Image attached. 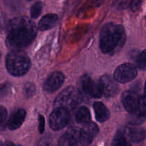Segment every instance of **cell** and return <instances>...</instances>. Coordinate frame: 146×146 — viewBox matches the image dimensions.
<instances>
[{
  "instance_id": "1",
  "label": "cell",
  "mask_w": 146,
  "mask_h": 146,
  "mask_svg": "<svg viewBox=\"0 0 146 146\" xmlns=\"http://www.w3.org/2000/svg\"><path fill=\"white\" fill-rule=\"evenodd\" d=\"M37 27L27 17H18L10 21L7 36V46L12 49H21L28 46L36 38Z\"/></svg>"
},
{
  "instance_id": "2",
  "label": "cell",
  "mask_w": 146,
  "mask_h": 146,
  "mask_svg": "<svg viewBox=\"0 0 146 146\" xmlns=\"http://www.w3.org/2000/svg\"><path fill=\"white\" fill-rule=\"evenodd\" d=\"M125 39V31L122 25L108 23L102 27L100 32L101 51L105 54L114 55L123 47Z\"/></svg>"
},
{
  "instance_id": "3",
  "label": "cell",
  "mask_w": 146,
  "mask_h": 146,
  "mask_svg": "<svg viewBox=\"0 0 146 146\" xmlns=\"http://www.w3.org/2000/svg\"><path fill=\"white\" fill-rule=\"evenodd\" d=\"M31 61L29 57L21 49H13L6 57V67L13 76L25 75L29 70Z\"/></svg>"
},
{
  "instance_id": "4",
  "label": "cell",
  "mask_w": 146,
  "mask_h": 146,
  "mask_svg": "<svg viewBox=\"0 0 146 146\" xmlns=\"http://www.w3.org/2000/svg\"><path fill=\"white\" fill-rule=\"evenodd\" d=\"M83 100V95L79 89L74 86H68L61 91L54 101L56 108H61L68 111L75 109Z\"/></svg>"
},
{
  "instance_id": "5",
  "label": "cell",
  "mask_w": 146,
  "mask_h": 146,
  "mask_svg": "<svg viewBox=\"0 0 146 146\" xmlns=\"http://www.w3.org/2000/svg\"><path fill=\"white\" fill-rule=\"evenodd\" d=\"M78 89L83 96L95 98H99L102 96L98 82L94 81L88 75H84L81 78Z\"/></svg>"
},
{
  "instance_id": "6",
  "label": "cell",
  "mask_w": 146,
  "mask_h": 146,
  "mask_svg": "<svg viewBox=\"0 0 146 146\" xmlns=\"http://www.w3.org/2000/svg\"><path fill=\"white\" fill-rule=\"evenodd\" d=\"M69 111L61 108H56L49 116L50 127L54 131H59L68 123Z\"/></svg>"
},
{
  "instance_id": "7",
  "label": "cell",
  "mask_w": 146,
  "mask_h": 146,
  "mask_svg": "<svg viewBox=\"0 0 146 146\" xmlns=\"http://www.w3.org/2000/svg\"><path fill=\"white\" fill-rule=\"evenodd\" d=\"M137 68L130 63L121 64L114 72V79L121 84H125L133 81L137 76Z\"/></svg>"
},
{
  "instance_id": "8",
  "label": "cell",
  "mask_w": 146,
  "mask_h": 146,
  "mask_svg": "<svg viewBox=\"0 0 146 146\" xmlns=\"http://www.w3.org/2000/svg\"><path fill=\"white\" fill-rule=\"evenodd\" d=\"M139 98L137 93L132 90L126 91L122 94L121 101L127 111L132 115H139Z\"/></svg>"
},
{
  "instance_id": "9",
  "label": "cell",
  "mask_w": 146,
  "mask_h": 146,
  "mask_svg": "<svg viewBox=\"0 0 146 146\" xmlns=\"http://www.w3.org/2000/svg\"><path fill=\"white\" fill-rule=\"evenodd\" d=\"M100 89L102 96L106 97H113L116 95L119 91V88L116 81L109 75H104L100 78L99 81Z\"/></svg>"
},
{
  "instance_id": "10",
  "label": "cell",
  "mask_w": 146,
  "mask_h": 146,
  "mask_svg": "<svg viewBox=\"0 0 146 146\" xmlns=\"http://www.w3.org/2000/svg\"><path fill=\"white\" fill-rule=\"evenodd\" d=\"M67 133L75 138L77 146H90L94 138L85 130L78 127H71L68 128Z\"/></svg>"
},
{
  "instance_id": "11",
  "label": "cell",
  "mask_w": 146,
  "mask_h": 146,
  "mask_svg": "<svg viewBox=\"0 0 146 146\" xmlns=\"http://www.w3.org/2000/svg\"><path fill=\"white\" fill-rule=\"evenodd\" d=\"M65 81V76L61 72H54L44 83V89L47 93H54L61 88Z\"/></svg>"
},
{
  "instance_id": "12",
  "label": "cell",
  "mask_w": 146,
  "mask_h": 146,
  "mask_svg": "<svg viewBox=\"0 0 146 146\" xmlns=\"http://www.w3.org/2000/svg\"><path fill=\"white\" fill-rule=\"evenodd\" d=\"M123 132L125 138H128L133 143L141 142L145 137V131L143 128H138L133 125L125 126Z\"/></svg>"
},
{
  "instance_id": "13",
  "label": "cell",
  "mask_w": 146,
  "mask_h": 146,
  "mask_svg": "<svg viewBox=\"0 0 146 146\" xmlns=\"http://www.w3.org/2000/svg\"><path fill=\"white\" fill-rule=\"evenodd\" d=\"M27 112L24 109L20 108L11 115L8 123V128L11 131H14L19 128L24 123Z\"/></svg>"
},
{
  "instance_id": "14",
  "label": "cell",
  "mask_w": 146,
  "mask_h": 146,
  "mask_svg": "<svg viewBox=\"0 0 146 146\" xmlns=\"http://www.w3.org/2000/svg\"><path fill=\"white\" fill-rule=\"evenodd\" d=\"M94 109L95 111L96 118L100 123L108 121L110 118L109 110L101 102H95L94 104Z\"/></svg>"
},
{
  "instance_id": "15",
  "label": "cell",
  "mask_w": 146,
  "mask_h": 146,
  "mask_svg": "<svg viewBox=\"0 0 146 146\" xmlns=\"http://www.w3.org/2000/svg\"><path fill=\"white\" fill-rule=\"evenodd\" d=\"M58 19V17L55 14H48L42 17L38 22V29L41 31H46V30L52 29Z\"/></svg>"
},
{
  "instance_id": "16",
  "label": "cell",
  "mask_w": 146,
  "mask_h": 146,
  "mask_svg": "<svg viewBox=\"0 0 146 146\" xmlns=\"http://www.w3.org/2000/svg\"><path fill=\"white\" fill-rule=\"evenodd\" d=\"M76 120L78 123L85 124L91 121V113L86 107H81L76 113Z\"/></svg>"
},
{
  "instance_id": "17",
  "label": "cell",
  "mask_w": 146,
  "mask_h": 146,
  "mask_svg": "<svg viewBox=\"0 0 146 146\" xmlns=\"http://www.w3.org/2000/svg\"><path fill=\"white\" fill-rule=\"evenodd\" d=\"M58 146H77V143L75 138L66 132L60 138Z\"/></svg>"
},
{
  "instance_id": "18",
  "label": "cell",
  "mask_w": 146,
  "mask_h": 146,
  "mask_svg": "<svg viewBox=\"0 0 146 146\" xmlns=\"http://www.w3.org/2000/svg\"><path fill=\"white\" fill-rule=\"evenodd\" d=\"M111 146H128L126 138L123 131H118L113 139Z\"/></svg>"
},
{
  "instance_id": "19",
  "label": "cell",
  "mask_w": 146,
  "mask_h": 146,
  "mask_svg": "<svg viewBox=\"0 0 146 146\" xmlns=\"http://www.w3.org/2000/svg\"><path fill=\"white\" fill-rule=\"evenodd\" d=\"M84 125V127L82 128L83 129H84L88 133L91 134L94 138L96 137V135L98 134V132H99V128H98V126L96 124L89 121V122L86 123Z\"/></svg>"
},
{
  "instance_id": "20",
  "label": "cell",
  "mask_w": 146,
  "mask_h": 146,
  "mask_svg": "<svg viewBox=\"0 0 146 146\" xmlns=\"http://www.w3.org/2000/svg\"><path fill=\"white\" fill-rule=\"evenodd\" d=\"M36 93V86L33 83L27 82L24 84L23 88V94L26 98H29L32 97Z\"/></svg>"
},
{
  "instance_id": "21",
  "label": "cell",
  "mask_w": 146,
  "mask_h": 146,
  "mask_svg": "<svg viewBox=\"0 0 146 146\" xmlns=\"http://www.w3.org/2000/svg\"><path fill=\"white\" fill-rule=\"evenodd\" d=\"M44 4L41 1H36L31 7V17L33 19H37L42 11Z\"/></svg>"
},
{
  "instance_id": "22",
  "label": "cell",
  "mask_w": 146,
  "mask_h": 146,
  "mask_svg": "<svg viewBox=\"0 0 146 146\" xmlns=\"http://www.w3.org/2000/svg\"><path fill=\"white\" fill-rule=\"evenodd\" d=\"M138 68L141 70L145 69V51L143 50L142 52L138 56V60H137Z\"/></svg>"
},
{
  "instance_id": "23",
  "label": "cell",
  "mask_w": 146,
  "mask_h": 146,
  "mask_svg": "<svg viewBox=\"0 0 146 146\" xmlns=\"http://www.w3.org/2000/svg\"><path fill=\"white\" fill-rule=\"evenodd\" d=\"M133 0H116L115 6L119 9H125L131 6Z\"/></svg>"
},
{
  "instance_id": "24",
  "label": "cell",
  "mask_w": 146,
  "mask_h": 146,
  "mask_svg": "<svg viewBox=\"0 0 146 146\" xmlns=\"http://www.w3.org/2000/svg\"><path fill=\"white\" fill-rule=\"evenodd\" d=\"M139 115L145 116V96L143 95L139 98Z\"/></svg>"
},
{
  "instance_id": "25",
  "label": "cell",
  "mask_w": 146,
  "mask_h": 146,
  "mask_svg": "<svg viewBox=\"0 0 146 146\" xmlns=\"http://www.w3.org/2000/svg\"><path fill=\"white\" fill-rule=\"evenodd\" d=\"M51 138L48 135L43 137L42 138L39 140V141L37 143V146H49L50 143H51Z\"/></svg>"
},
{
  "instance_id": "26",
  "label": "cell",
  "mask_w": 146,
  "mask_h": 146,
  "mask_svg": "<svg viewBox=\"0 0 146 146\" xmlns=\"http://www.w3.org/2000/svg\"><path fill=\"white\" fill-rule=\"evenodd\" d=\"M38 130H39L40 133H43L44 131V128H45V120L44 117L42 115H38Z\"/></svg>"
},
{
  "instance_id": "27",
  "label": "cell",
  "mask_w": 146,
  "mask_h": 146,
  "mask_svg": "<svg viewBox=\"0 0 146 146\" xmlns=\"http://www.w3.org/2000/svg\"><path fill=\"white\" fill-rule=\"evenodd\" d=\"M142 1L143 0H133V1L131 4V6H130L131 9L133 11H137L140 8V7H141Z\"/></svg>"
},
{
  "instance_id": "28",
  "label": "cell",
  "mask_w": 146,
  "mask_h": 146,
  "mask_svg": "<svg viewBox=\"0 0 146 146\" xmlns=\"http://www.w3.org/2000/svg\"><path fill=\"white\" fill-rule=\"evenodd\" d=\"M7 116V109L2 106H0V123L4 122Z\"/></svg>"
},
{
  "instance_id": "29",
  "label": "cell",
  "mask_w": 146,
  "mask_h": 146,
  "mask_svg": "<svg viewBox=\"0 0 146 146\" xmlns=\"http://www.w3.org/2000/svg\"><path fill=\"white\" fill-rule=\"evenodd\" d=\"M105 0H88L90 6H92L94 7H98L102 5L103 3Z\"/></svg>"
},
{
  "instance_id": "30",
  "label": "cell",
  "mask_w": 146,
  "mask_h": 146,
  "mask_svg": "<svg viewBox=\"0 0 146 146\" xmlns=\"http://www.w3.org/2000/svg\"><path fill=\"white\" fill-rule=\"evenodd\" d=\"M10 86L9 84H4L1 86H0V96L5 95L9 90Z\"/></svg>"
},
{
  "instance_id": "31",
  "label": "cell",
  "mask_w": 146,
  "mask_h": 146,
  "mask_svg": "<svg viewBox=\"0 0 146 146\" xmlns=\"http://www.w3.org/2000/svg\"><path fill=\"white\" fill-rule=\"evenodd\" d=\"M18 1L19 0H6V1H7V2H8L9 4H11V5H12V4H14V3H15V4H17V1Z\"/></svg>"
},
{
  "instance_id": "32",
  "label": "cell",
  "mask_w": 146,
  "mask_h": 146,
  "mask_svg": "<svg viewBox=\"0 0 146 146\" xmlns=\"http://www.w3.org/2000/svg\"><path fill=\"white\" fill-rule=\"evenodd\" d=\"M6 146H20L19 145H15V144L12 143H7V145Z\"/></svg>"
},
{
  "instance_id": "33",
  "label": "cell",
  "mask_w": 146,
  "mask_h": 146,
  "mask_svg": "<svg viewBox=\"0 0 146 146\" xmlns=\"http://www.w3.org/2000/svg\"><path fill=\"white\" fill-rule=\"evenodd\" d=\"M0 146H2V143H1V141H0Z\"/></svg>"
},
{
  "instance_id": "34",
  "label": "cell",
  "mask_w": 146,
  "mask_h": 146,
  "mask_svg": "<svg viewBox=\"0 0 146 146\" xmlns=\"http://www.w3.org/2000/svg\"><path fill=\"white\" fill-rule=\"evenodd\" d=\"M1 51H0V58H1Z\"/></svg>"
},
{
  "instance_id": "35",
  "label": "cell",
  "mask_w": 146,
  "mask_h": 146,
  "mask_svg": "<svg viewBox=\"0 0 146 146\" xmlns=\"http://www.w3.org/2000/svg\"><path fill=\"white\" fill-rule=\"evenodd\" d=\"M28 1H31V0H28Z\"/></svg>"
}]
</instances>
